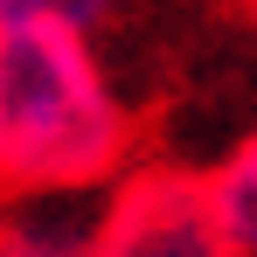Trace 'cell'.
<instances>
[{
  "instance_id": "2",
  "label": "cell",
  "mask_w": 257,
  "mask_h": 257,
  "mask_svg": "<svg viewBox=\"0 0 257 257\" xmlns=\"http://www.w3.org/2000/svg\"><path fill=\"white\" fill-rule=\"evenodd\" d=\"M90 250L97 257H229L215 222L209 174L188 167H125L90 202Z\"/></svg>"
},
{
  "instance_id": "3",
  "label": "cell",
  "mask_w": 257,
  "mask_h": 257,
  "mask_svg": "<svg viewBox=\"0 0 257 257\" xmlns=\"http://www.w3.org/2000/svg\"><path fill=\"white\" fill-rule=\"evenodd\" d=\"M97 195H28L7 202V257H97L90 250Z\"/></svg>"
},
{
  "instance_id": "6",
  "label": "cell",
  "mask_w": 257,
  "mask_h": 257,
  "mask_svg": "<svg viewBox=\"0 0 257 257\" xmlns=\"http://www.w3.org/2000/svg\"><path fill=\"white\" fill-rule=\"evenodd\" d=\"M0 257H7V202H0Z\"/></svg>"
},
{
  "instance_id": "7",
  "label": "cell",
  "mask_w": 257,
  "mask_h": 257,
  "mask_svg": "<svg viewBox=\"0 0 257 257\" xmlns=\"http://www.w3.org/2000/svg\"><path fill=\"white\" fill-rule=\"evenodd\" d=\"M250 7H257V0H250Z\"/></svg>"
},
{
  "instance_id": "5",
  "label": "cell",
  "mask_w": 257,
  "mask_h": 257,
  "mask_svg": "<svg viewBox=\"0 0 257 257\" xmlns=\"http://www.w3.org/2000/svg\"><path fill=\"white\" fill-rule=\"evenodd\" d=\"M14 7H35V14H56V21H70V28H111L118 21V7L125 0H14Z\"/></svg>"
},
{
  "instance_id": "4",
  "label": "cell",
  "mask_w": 257,
  "mask_h": 257,
  "mask_svg": "<svg viewBox=\"0 0 257 257\" xmlns=\"http://www.w3.org/2000/svg\"><path fill=\"white\" fill-rule=\"evenodd\" d=\"M209 202H215L222 236H229V257H257V118L215 153Z\"/></svg>"
},
{
  "instance_id": "1",
  "label": "cell",
  "mask_w": 257,
  "mask_h": 257,
  "mask_svg": "<svg viewBox=\"0 0 257 257\" xmlns=\"http://www.w3.org/2000/svg\"><path fill=\"white\" fill-rule=\"evenodd\" d=\"M132 104L97 35L0 0V202L97 195L132 167Z\"/></svg>"
}]
</instances>
